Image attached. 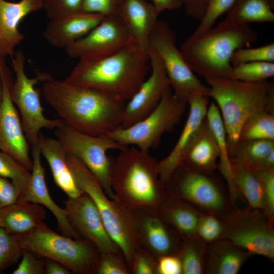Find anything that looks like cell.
<instances>
[{
	"label": "cell",
	"instance_id": "6da1fadb",
	"mask_svg": "<svg viewBox=\"0 0 274 274\" xmlns=\"http://www.w3.org/2000/svg\"><path fill=\"white\" fill-rule=\"evenodd\" d=\"M42 92L59 119L91 135H106L120 128L126 101L101 91L52 77Z\"/></svg>",
	"mask_w": 274,
	"mask_h": 274
},
{
	"label": "cell",
	"instance_id": "7a4b0ae2",
	"mask_svg": "<svg viewBox=\"0 0 274 274\" xmlns=\"http://www.w3.org/2000/svg\"><path fill=\"white\" fill-rule=\"evenodd\" d=\"M149 61L148 50L130 41L105 57L79 60L65 79L127 102L146 79Z\"/></svg>",
	"mask_w": 274,
	"mask_h": 274
},
{
	"label": "cell",
	"instance_id": "3957f363",
	"mask_svg": "<svg viewBox=\"0 0 274 274\" xmlns=\"http://www.w3.org/2000/svg\"><path fill=\"white\" fill-rule=\"evenodd\" d=\"M111 185L114 199L129 211L158 212L166 196L158 161L133 146L112 159Z\"/></svg>",
	"mask_w": 274,
	"mask_h": 274
},
{
	"label": "cell",
	"instance_id": "277c9868",
	"mask_svg": "<svg viewBox=\"0 0 274 274\" xmlns=\"http://www.w3.org/2000/svg\"><path fill=\"white\" fill-rule=\"evenodd\" d=\"M257 39L256 31L249 24L221 21L202 34L191 35L180 50L193 72L206 81L230 78L233 53L249 47Z\"/></svg>",
	"mask_w": 274,
	"mask_h": 274
},
{
	"label": "cell",
	"instance_id": "5b68a950",
	"mask_svg": "<svg viewBox=\"0 0 274 274\" xmlns=\"http://www.w3.org/2000/svg\"><path fill=\"white\" fill-rule=\"evenodd\" d=\"M208 96L219 110L228 151L238 142L241 128L254 115L274 112V85L267 81L248 82L230 78L208 80Z\"/></svg>",
	"mask_w": 274,
	"mask_h": 274
},
{
	"label": "cell",
	"instance_id": "8992f818",
	"mask_svg": "<svg viewBox=\"0 0 274 274\" xmlns=\"http://www.w3.org/2000/svg\"><path fill=\"white\" fill-rule=\"evenodd\" d=\"M67 159L77 185L94 202L108 233L130 267L133 255L140 248L132 228L130 211L110 198L96 177L79 159L68 153Z\"/></svg>",
	"mask_w": 274,
	"mask_h": 274
},
{
	"label": "cell",
	"instance_id": "52a82bcc",
	"mask_svg": "<svg viewBox=\"0 0 274 274\" xmlns=\"http://www.w3.org/2000/svg\"><path fill=\"white\" fill-rule=\"evenodd\" d=\"M22 249L56 261L76 274H95L98 250L83 238L60 235L43 222L31 231L17 235Z\"/></svg>",
	"mask_w": 274,
	"mask_h": 274
},
{
	"label": "cell",
	"instance_id": "ba28073f",
	"mask_svg": "<svg viewBox=\"0 0 274 274\" xmlns=\"http://www.w3.org/2000/svg\"><path fill=\"white\" fill-rule=\"evenodd\" d=\"M12 59V67L16 79L11 89V97L17 107L21 118V123L30 147L38 145L40 131L43 128L55 129L63 122L60 119H50L44 114L40 91L35 85L51 78V75L38 72L37 76L29 78L25 71V57L18 51Z\"/></svg>",
	"mask_w": 274,
	"mask_h": 274
},
{
	"label": "cell",
	"instance_id": "9c48e42d",
	"mask_svg": "<svg viewBox=\"0 0 274 274\" xmlns=\"http://www.w3.org/2000/svg\"><path fill=\"white\" fill-rule=\"evenodd\" d=\"M176 43L174 30L166 22L158 20L150 36L148 47L153 48L159 57L174 94L187 104L194 95L208 96L209 87L197 78Z\"/></svg>",
	"mask_w": 274,
	"mask_h": 274
},
{
	"label": "cell",
	"instance_id": "30bf717a",
	"mask_svg": "<svg viewBox=\"0 0 274 274\" xmlns=\"http://www.w3.org/2000/svg\"><path fill=\"white\" fill-rule=\"evenodd\" d=\"M187 105L178 99L170 88L156 109L147 117L106 135L123 145H132L149 152L158 146L164 133L174 130L181 121Z\"/></svg>",
	"mask_w": 274,
	"mask_h": 274
},
{
	"label": "cell",
	"instance_id": "8fae6325",
	"mask_svg": "<svg viewBox=\"0 0 274 274\" xmlns=\"http://www.w3.org/2000/svg\"><path fill=\"white\" fill-rule=\"evenodd\" d=\"M54 134L66 152L83 163L93 174L106 194L114 199L111 185L112 158L107 155L110 150H123V145L107 135H91L79 131L63 122L55 128Z\"/></svg>",
	"mask_w": 274,
	"mask_h": 274
},
{
	"label": "cell",
	"instance_id": "7c38bea8",
	"mask_svg": "<svg viewBox=\"0 0 274 274\" xmlns=\"http://www.w3.org/2000/svg\"><path fill=\"white\" fill-rule=\"evenodd\" d=\"M224 238L246 251L274 260L273 223L259 209L231 210L222 218Z\"/></svg>",
	"mask_w": 274,
	"mask_h": 274
},
{
	"label": "cell",
	"instance_id": "4fadbf2b",
	"mask_svg": "<svg viewBox=\"0 0 274 274\" xmlns=\"http://www.w3.org/2000/svg\"><path fill=\"white\" fill-rule=\"evenodd\" d=\"M211 176L180 165L165 184L166 192L223 218L231 211L228 197Z\"/></svg>",
	"mask_w": 274,
	"mask_h": 274
},
{
	"label": "cell",
	"instance_id": "5bb4252c",
	"mask_svg": "<svg viewBox=\"0 0 274 274\" xmlns=\"http://www.w3.org/2000/svg\"><path fill=\"white\" fill-rule=\"evenodd\" d=\"M0 78L3 97L0 105V151L16 159L31 170L32 159L29 155V144L26 138L19 114L11 97L13 81L5 58H0Z\"/></svg>",
	"mask_w": 274,
	"mask_h": 274
},
{
	"label": "cell",
	"instance_id": "9a60e30c",
	"mask_svg": "<svg viewBox=\"0 0 274 274\" xmlns=\"http://www.w3.org/2000/svg\"><path fill=\"white\" fill-rule=\"evenodd\" d=\"M130 41L128 31L118 15L105 17L87 35L65 48L79 60L100 59L118 51Z\"/></svg>",
	"mask_w": 274,
	"mask_h": 274
},
{
	"label": "cell",
	"instance_id": "2e32d148",
	"mask_svg": "<svg viewBox=\"0 0 274 274\" xmlns=\"http://www.w3.org/2000/svg\"><path fill=\"white\" fill-rule=\"evenodd\" d=\"M130 214L140 248L156 261L163 256L177 254L182 239L158 212L134 210Z\"/></svg>",
	"mask_w": 274,
	"mask_h": 274
},
{
	"label": "cell",
	"instance_id": "e0dca14e",
	"mask_svg": "<svg viewBox=\"0 0 274 274\" xmlns=\"http://www.w3.org/2000/svg\"><path fill=\"white\" fill-rule=\"evenodd\" d=\"M64 202L67 218L81 238L92 244L100 252L122 253L108 233L95 204L87 194L83 192L77 197L68 198Z\"/></svg>",
	"mask_w": 274,
	"mask_h": 274
},
{
	"label": "cell",
	"instance_id": "ac0fdd59",
	"mask_svg": "<svg viewBox=\"0 0 274 274\" xmlns=\"http://www.w3.org/2000/svg\"><path fill=\"white\" fill-rule=\"evenodd\" d=\"M151 72L126 104L121 128L127 127L152 113L171 88L164 66L155 51L148 47Z\"/></svg>",
	"mask_w": 274,
	"mask_h": 274
},
{
	"label": "cell",
	"instance_id": "d6986e66",
	"mask_svg": "<svg viewBox=\"0 0 274 274\" xmlns=\"http://www.w3.org/2000/svg\"><path fill=\"white\" fill-rule=\"evenodd\" d=\"M209 97L206 95L198 94L188 101L189 114L179 138L168 155L158 161L159 177L164 186L180 165L186 149L206 118L209 106Z\"/></svg>",
	"mask_w": 274,
	"mask_h": 274
},
{
	"label": "cell",
	"instance_id": "ffe728a7",
	"mask_svg": "<svg viewBox=\"0 0 274 274\" xmlns=\"http://www.w3.org/2000/svg\"><path fill=\"white\" fill-rule=\"evenodd\" d=\"M31 149L33 167L31 170L30 179L19 200L31 202L46 208L55 218L58 228L62 235L76 239L81 238L70 223L64 208L59 207L49 194L38 146Z\"/></svg>",
	"mask_w": 274,
	"mask_h": 274
},
{
	"label": "cell",
	"instance_id": "44dd1931",
	"mask_svg": "<svg viewBox=\"0 0 274 274\" xmlns=\"http://www.w3.org/2000/svg\"><path fill=\"white\" fill-rule=\"evenodd\" d=\"M43 0H20L13 3L0 0V56H12L24 40L18 27L28 14L43 9Z\"/></svg>",
	"mask_w": 274,
	"mask_h": 274
},
{
	"label": "cell",
	"instance_id": "7402d4cb",
	"mask_svg": "<svg viewBox=\"0 0 274 274\" xmlns=\"http://www.w3.org/2000/svg\"><path fill=\"white\" fill-rule=\"evenodd\" d=\"M104 18L81 11L67 15L50 20L43 36L53 47L65 49L87 35Z\"/></svg>",
	"mask_w": 274,
	"mask_h": 274
},
{
	"label": "cell",
	"instance_id": "603a6c76",
	"mask_svg": "<svg viewBox=\"0 0 274 274\" xmlns=\"http://www.w3.org/2000/svg\"><path fill=\"white\" fill-rule=\"evenodd\" d=\"M219 154L217 140L206 117L186 149L180 165L197 173L212 175L217 169Z\"/></svg>",
	"mask_w": 274,
	"mask_h": 274
},
{
	"label": "cell",
	"instance_id": "cb8c5ba5",
	"mask_svg": "<svg viewBox=\"0 0 274 274\" xmlns=\"http://www.w3.org/2000/svg\"><path fill=\"white\" fill-rule=\"evenodd\" d=\"M159 14L147 0H123L118 13L128 31L130 41L146 50Z\"/></svg>",
	"mask_w": 274,
	"mask_h": 274
},
{
	"label": "cell",
	"instance_id": "d4e9b609",
	"mask_svg": "<svg viewBox=\"0 0 274 274\" xmlns=\"http://www.w3.org/2000/svg\"><path fill=\"white\" fill-rule=\"evenodd\" d=\"M38 146L41 155L49 164L55 184L68 198L81 195L84 192L77 184L68 164L67 153L60 143L56 139L46 137L40 133Z\"/></svg>",
	"mask_w": 274,
	"mask_h": 274
},
{
	"label": "cell",
	"instance_id": "484cf974",
	"mask_svg": "<svg viewBox=\"0 0 274 274\" xmlns=\"http://www.w3.org/2000/svg\"><path fill=\"white\" fill-rule=\"evenodd\" d=\"M158 213L182 240L196 236L198 223L203 212L187 201L166 193Z\"/></svg>",
	"mask_w": 274,
	"mask_h": 274
},
{
	"label": "cell",
	"instance_id": "4316f807",
	"mask_svg": "<svg viewBox=\"0 0 274 274\" xmlns=\"http://www.w3.org/2000/svg\"><path fill=\"white\" fill-rule=\"evenodd\" d=\"M46 215L42 206L19 200L0 210V227L10 233L22 235L42 223Z\"/></svg>",
	"mask_w": 274,
	"mask_h": 274
},
{
	"label": "cell",
	"instance_id": "83f0119b",
	"mask_svg": "<svg viewBox=\"0 0 274 274\" xmlns=\"http://www.w3.org/2000/svg\"><path fill=\"white\" fill-rule=\"evenodd\" d=\"M252 255L229 241L221 238L208 245L206 274H236Z\"/></svg>",
	"mask_w": 274,
	"mask_h": 274
},
{
	"label": "cell",
	"instance_id": "f1b7e54d",
	"mask_svg": "<svg viewBox=\"0 0 274 274\" xmlns=\"http://www.w3.org/2000/svg\"><path fill=\"white\" fill-rule=\"evenodd\" d=\"M206 117L218 144L219 154L217 169L220 171L227 184L230 203L235 204L242 198V196L232 173L224 124L218 106L214 101L209 106Z\"/></svg>",
	"mask_w": 274,
	"mask_h": 274
},
{
	"label": "cell",
	"instance_id": "f546056e",
	"mask_svg": "<svg viewBox=\"0 0 274 274\" xmlns=\"http://www.w3.org/2000/svg\"><path fill=\"white\" fill-rule=\"evenodd\" d=\"M273 7L270 0H236L222 21L238 25L273 22Z\"/></svg>",
	"mask_w": 274,
	"mask_h": 274
},
{
	"label": "cell",
	"instance_id": "4dcf8cb0",
	"mask_svg": "<svg viewBox=\"0 0 274 274\" xmlns=\"http://www.w3.org/2000/svg\"><path fill=\"white\" fill-rule=\"evenodd\" d=\"M235 182L248 207L263 211L264 200L262 187L253 170L242 162H231Z\"/></svg>",
	"mask_w": 274,
	"mask_h": 274
},
{
	"label": "cell",
	"instance_id": "1f68e13d",
	"mask_svg": "<svg viewBox=\"0 0 274 274\" xmlns=\"http://www.w3.org/2000/svg\"><path fill=\"white\" fill-rule=\"evenodd\" d=\"M208 244L196 236L182 240L177 255L182 267V274H204Z\"/></svg>",
	"mask_w": 274,
	"mask_h": 274
},
{
	"label": "cell",
	"instance_id": "d6a6232c",
	"mask_svg": "<svg viewBox=\"0 0 274 274\" xmlns=\"http://www.w3.org/2000/svg\"><path fill=\"white\" fill-rule=\"evenodd\" d=\"M273 149L274 141L244 140L238 141L229 151V154L231 162H242L252 169H256Z\"/></svg>",
	"mask_w": 274,
	"mask_h": 274
},
{
	"label": "cell",
	"instance_id": "836d02e7",
	"mask_svg": "<svg viewBox=\"0 0 274 274\" xmlns=\"http://www.w3.org/2000/svg\"><path fill=\"white\" fill-rule=\"evenodd\" d=\"M252 140L274 141V112H259L245 122L239 133L238 141Z\"/></svg>",
	"mask_w": 274,
	"mask_h": 274
},
{
	"label": "cell",
	"instance_id": "e575fe53",
	"mask_svg": "<svg viewBox=\"0 0 274 274\" xmlns=\"http://www.w3.org/2000/svg\"><path fill=\"white\" fill-rule=\"evenodd\" d=\"M274 76V62H251L233 66L230 79L248 82L266 81Z\"/></svg>",
	"mask_w": 274,
	"mask_h": 274
},
{
	"label": "cell",
	"instance_id": "d590c367",
	"mask_svg": "<svg viewBox=\"0 0 274 274\" xmlns=\"http://www.w3.org/2000/svg\"><path fill=\"white\" fill-rule=\"evenodd\" d=\"M30 171L10 155L0 151V176L10 180L22 194L29 183Z\"/></svg>",
	"mask_w": 274,
	"mask_h": 274
},
{
	"label": "cell",
	"instance_id": "8d00e7d4",
	"mask_svg": "<svg viewBox=\"0 0 274 274\" xmlns=\"http://www.w3.org/2000/svg\"><path fill=\"white\" fill-rule=\"evenodd\" d=\"M22 249L17 235L0 227V273L19 261Z\"/></svg>",
	"mask_w": 274,
	"mask_h": 274
},
{
	"label": "cell",
	"instance_id": "74e56055",
	"mask_svg": "<svg viewBox=\"0 0 274 274\" xmlns=\"http://www.w3.org/2000/svg\"><path fill=\"white\" fill-rule=\"evenodd\" d=\"M235 1L236 0H208L204 14L191 35L199 36L212 28L217 19L224 13H227Z\"/></svg>",
	"mask_w": 274,
	"mask_h": 274
},
{
	"label": "cell",
	"instance_id": "f35d334b",
	"mask_svg": "<svg viewBox=\"0 0 274 274\" xmlns=\"http://www.w3.org/2000/svg\"><path fill=\"white\" fill-rule=\"evenodd\" d=\"M224 230L222 218L203 212L198 223L196 236L209 245L222 238Z\"/></svg>",
	"mask_w": 274,
	"mask_h": 274
},
{
	"label": "cell",
	"instance_id": "ab89813d",
	"mask_svg": "<svg viewBox=\"0 0 274 274\" xmlns=\"http://www.w3.org/2000/svg\"><path fill=\"white\" fill-rule=\"evenodd\" d=\"M274 62V43L256 48H242L232 54V66L251 62Z\"/></svg>",
	"mask_w": 274,
	"mask_h": 274
},
{
	"label": "cell",
	"instance_id": "60d3db41",
	"mask_svg": "<svg viewBox=\"0 0 274 274\" xmlns=\"http://www.w3.org/2000/svg\"><path fill=\"white\" fill-rule=\"evenodd\" d=\"M130 268L122 253H101L95 274H129Z\"/></svg>",
	"mask_w": 274,
	"mask_h": 274
},
{
	"label": "cell",
	"instance_id": "b9f144b4",
	"mask_svg": "<svg viewBox=\"0 0 274 274\" xmlns=\"http://www.w3.org/2000/svg\"><path fill=\"white\" fill-rule=\"evenodd\" d=\"M261 183L264 200L263 212L269 219L274 222V169L254 170Z\"/></svg>",
	"mask_w": 274,
	"mask_h": 274
},
{
	"label": "cell",
	"instance_id": "7bdbcfd3",
	"mask_svg": "<svg viewBox=\"0 0 274 274\" xmlns=\"http://www.w3.org/2000/svg\"><path fill=\"white\" fill-rule=\"evenodd\" d=\"M83 0H43L46 17L53 19L81 11Z\"/></svg>",
	"mask_w": 274,
	"mask_h": 274
},
{
	"label": "cell",
	"instance_id": "ee69618b",
	"mask_svg": "<svg viewBox=\"0 0 274 274\" xmlns=\"http://www.w3.org/2000/svg\"><path fill=\"white\" fill-rule=\"evenodd\" d=\"M123 0H83L81 12L108 17L118 15Z\"/></svg>",
	"mask_w": 274,
	"mask_h": 274
},
{
	"label": "cell",
	"instance_id": "f6af8a7d",
	"mask_svg": "<svg viewBox=\"0 0 274 274\" xmlns=\"http://www.w3.org/2000/svg\"><path fill=\"white\" fill-rule=\"evenodd\" d=\"M21 257L13 274H45L44 258L25 249H22Z\"/></svg>",
	"mask_w": 274,
	"mask_h": 274
},
{
	"label": "cell",
	"instance_id": "bcb514c9",
	"mask_svg": "<svg viewBox=\"0 0 274 274\" xmlns=\"http://www.w3.org/2000/svg\"><path fill=\"white\" fill-rule=\"evenodd\" d=\"M156 260L141 248L135 252L130 266V273L156 274Z\"/></svg>",
	"mask_w": 274,
	"mask_h": 274
},
{
	"label": "cell",
	"instance_id": "7dc6e473",
	"mask_svg": "<svg viewBox=\"0 0 274 274\" xmlns=\"http://www.w3.org/2000/svg\"><path fill=\"white\" fill-rule=\"evenodd\" d=\"M21 194L10 180L0 176V210L19 200Z\"/></svg>",
	"mask_w": 274,
	"mask_h": 274
},
{
	"label": "cell",
	"instance_id": "c3c4849f",
	"mask_svg": "<svg viewBox=\"0 0 274 274\" xmlns=\"http://www.w3.org/2000/svg\"><path fill=\"white\" fill-rule=\"evenodd\" d=\"M156 274H182L180 259L177 254L159 257L156 261Z\"/></svg>",
	"mask_w": 274,
	"mask_h": 274
},
{
	"label": "cell",
	"instance_id": "681fc988",
	"mask_svg": "<svg viewBox=\"0 0 274 274\" xmlns=\"http://www.w3.org/2000/svg\"><path fill=\"white\" fill-rule=\"evenodd\" d=\"M186 13L199 21L206 10L208 0H182Z\"/></svg>",
	"mask_w": 274,
	"mask_h": 274
},
{
	"label": "cell",
	"instance_id": "f907efd6",
	"mask_svg": "<svg viewBox=\"0 0 274 274\" xmlns=\"http://www.w3.org/2000/svg\"><path fill=\"white\" fill-rule=\"evenodd\" d=\"M45 274H70L71 270L63 264L53 260L44 258Z\"/></svg>",
	"mask_w": 274,
	"mask_h": 274
},
{
	"label": "cell",
	"instance_id": "816d5d0a",
	"mask_svg": "<svg viewBox=\"0 0 274 274\" xmlns=\"http://www.w3.org/2000/svg\"><path fill=\"white\" fill-rule=\"evenodd\" d=\"M152 1L159 13L165 10L178 9L183 6L182 0H152Z\"/></svg>",
	"mask_w": 274,
	"mask_h": 274
},
{
	"label": "cell",
	"instance_id": "f5cc1de1",
	"mask_svg": "<svg viewBox=\"0 0 274 274\" xmlns=\"http://www.w3.org/2000/svg\"><path fill=\"white\" fill-rule=\"evenodd\" d=\"M2 97H3V85L2 81L0 78V105L2 100Z\"/></svg>",
	"mask_w": 274,
	"mask_h": 274
},
{
	"label": "cell",
	"instance_id": "db71d44e",
	"mask_svg": "<svg viewBox=\"0 0 274 274\" xmlns=\"http://www.w3.org/2000/svg\"><path fill=\"white\" fill-rule=\"evenodd\" d=\"M270 1H271L272 2L274 3V0H270Z\"/></svg>",
	"mask_w": 274,
	"mask_h": 274
},
{
	"label": "cell",
	"instance_id": "11a10c76",
	"mask_svg": "<svg viewBox=\"0 0 274 274\" xmlns=\"http://www.w3.org/2000/svg\"><path fill=\"white\" fill-rule=\"evenodd\" d=\"M1 57H1V56H0V58H1Z\"/></svg>",
	"mask_w": 274,
	"mask_h": 274
}]
</instances>
